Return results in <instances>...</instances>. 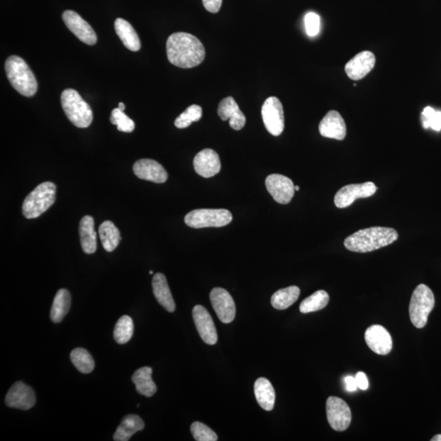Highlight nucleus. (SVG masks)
Returning a JSON list of instances; mask_svg holds the SVG:
<instances>
[{"mask_svg": "<svg viewBox=\"0 0 441 441\" xmlns=\"http://www.w3.org/2000/svg\"><path fill=\"white\" fill-rule=\"evenodd\" d=\"M167 56L171 64L180 68L199 66L206 57V50L196 36L185 32H177L166 43Z\"/></svg>", "mask_w": 441, "mask_h": 441, "instance_id": "f257e3e1", "label": "nucleus"}, {"mask_svg": "<svg viewBox=\"0 0 441 441\" xmlns=\"http://www.w3.org/2000/svg\"><path fill=\"white\" fill-rule=\"evenodd\" d=\"M398 238L399 235L393 228L374 227L359 230L349 235L344 240V246L350 251L369 252L391 245Z\"/></svg>", "mask_w": 441, "mask_h": 441, "instance_id": "f03ea898", "label": "nucleus"}, {"mask_svg": "<svg viewBox=\"0 0 441 441\" xmlns=\"http://www.w3.org/2000/svg\"><path fill=\"white\" fill-rule=\"evenodd\" d=\"M5 72L11 85L24 96H33L38 90L35 74L28 65L18 56H10L5 62Z\"/></svg>", "mask_w": 441, "mask_h": 441, "instance_id": "7ed1b4c3", "label": "nucleus"}, {"mask_svg": "<svg viewBox=\"0 0 441 441\" xmlns=\"http://www.w3.org/2000/svg\"><path fill=\"white\" fill-rule=\"evenodd\" d=\"M61 104L65 114L74 126L85 128L91 125L94 120L93 111L77 91L72 89L64 90Z\"/></svg>", "mask_w": 441, "mask_h": 441, "instance_id": "20e7f679", "label": "nucleus"}, {"mask_svg": "<svg viewBox=\"0 0 441 441\" xmlns=\"http://www.w3.org/2000/svg\"><path fill=\"white\" fill-rule=\"evenodd\" d=\"M57 187L51 182H43L36 186L23 204V213L25 218L34 219L45 213L56 201Z\"/></svg>", "mask_w": 441, "mask_h": 441, "instance_id": "39448f33", "label": "nucleus"}, {"mask_svg": "<svg viewBox=\"0 0 441 441\" xmlns=\"http://www.w3.org/2000/svg\"><path fill=\"white\" fill-rule=\"evenodd\" d=\"M435 297L432 289L426 284H419L414 289L410 303V317L412 324L418 328L426 326L428 316L434 308Z\"/></svg>", "mask_w": 441, "mask_h": 441, "instance_id": "423d86ee", "label": "nucleus"}, {"mask_svg": "<svg viewBox=\"0 0 441 441\" xmlns=\"http://www.w3.org/2000/svg\"><path fill=\"white\" fill-rule=\"evenodd\" d=\"M233 214L227 209H196L185 217V223L191 228H222L233 220Z\"/></svg>", "mask_w": 441, "mask_h": 441, "instance_id": "0eeeda50", "label": "nucleus"}, {"mask_svg": "<svg viewBox=\"0 0 441 441\" xmlns=\"http://www.w3.org/2000/svg\"><path fill=\"white\" fill-rule=\"evenodd\" d=\"M328 422L336 432H344L352 422V411L341 398L330 396L326 402Z\"/></svg>", "mask_w": 441, "mask_h": 441, "instance_id": "6e6552de", "label": "nucleus"}, {"mask_svg": "<svg viewBox=\"0 0 441 441\" xmlns=\"http://www.w3.org/2000/svg\"><path fill=\"white\" fill-rule=\"evenodd\" d=\"M262 116L267 130L273 136H279L284 128L283 106L276 96L268 98L262 107Z\"/></svg>", "mask_w": 441, "mask_h": 441, "instance_id": "1a4fd4ad", "label": "nucleus"}, {"mask_svg": "<svg viewBox=\"0 0 441 441\" xmlns=\"http://www.w3.org/2000/svg\"><path fill=\"white\" fill-rule=\"evenodd\" d=\"M376 191L377 186L372 182L347 185L336 193L335 203L337 208H345L352 206L357 199L369 198L374 196Z\"/></svg>", "mask_w": 441, "mask_h": 441, "instance_id": "9d476101", "label": "nucleus"}, {"mask_svg": "<svg viewBox=\"0 0 441 441\" xmlns=\"http://www.w3.org/2000/svg\"><path fill=\"white\" fill-rule=\"evenodd\" d=\"M62 19L67 28L78 38L80 41L88 45H94L98 41L95 31L87 21L72 10H67L62 14Z\"/></svg>", "mask_w": 441, "mask_h": 441, "instance_id": "9b49d317", "label": "nucleus"}, {"mask_svg": "<svg viewBox=\"0 0 441 441\" xmlns=\"http://www.w3.org/2000/svg\"><path fill=\"white\" fill-rule=\"evenodd\" d=\"M267 189L277 203L287 204L292 201L295 186L289 177L281 174H271L267 177Z\"/></svg>", "mask_w": 441, "mask_h": 441, "instance_id": "f8f14e48", "label": "nucleus"}, {"mask_svg": "<svg viewBox=\"0 0 441 441\" xmlns=\"http://www.w3.org/2000/svg\"><path fill=\"white\" fill-rule=\"evenodd\" d=\"M213 308L218 319L229 324L235 317V304L231 295L222 288H214L211 293Z\"/></svg>", "mask_w": 441, "mask_h": 441, "instance_id": "ddd939ff", "label": "nucleus"}, {"mask_svg": "<svg viewBox=\"0 0 441 441\" xmlns=\"http://www.w3.org/2000/svg\"><path fill=\"white\" fill-rule=\"evenodd\" d=\"M35 391L23 381H18L8 392L5 403L10 408L21 411H29L35 405Z\"/></svg>", "mask_w": 441, "mask_h": 441, "instance_id": "4468645a", "label": "nucleus"}, {"mask_svg": "<svg viewBox=\"0 0 441 441\" xmlns=\"http://www.w3.org/2000/svg\"><path fill=\"white\" fill-rule=\"evenodd\" d=\"M192 316L202 340L208 345H215L218 342V333L208 311L203 306L196 305L193 308Z\"/></svg>", "mask_w": 441, "mask_h": 441, "instance_id": "2eb2a0df", "label": "nucleus"}, {"mask_svg": "<svg viewBox=\"0 0 441 441\" xmlns=\"http://www.w3.org/2000/svg\"><path fill=\"white\" fill-rule=\"evenodd\" d=\"M364 338L368 347L376 354L385 356L391 352L392 338L384 326L371 325L365 331Z\"/></svg>", "mask_w": 441, "mask_h": 441, "instance_id": "dca6fc26", "label": "nucleus"}, {"mask_svg": "<svg viewBox=\"0 0 441 441\" xmlns=\"http://www.w3.org/2000/svg\"><path fill=\"white\" fill-rule=\"evenodd\" d=\"M133 173L140 179L164 184L168 179V174L164 167L157 161L143 159L137 161L133 165Z\"/></svg>", "mask_w": 441, "mask_h": 441, "instance_id": "f3484780", "label": "nucleus"}, {"mask_svg": "<svg viewBox=\"0 0 441 441\" xmlns=\"http://www.w3.org/2000/svg\"><path fill=\"white\" fill-rule=\"evenodd\" d=\"M376 58L372 52L364 51L358 53L345 67L347 77L352 80H359L372 71L375 66Z\"/></svg>", "mask_w": 441, "mask_h": 441, "instance_id": "a211bd4d", "label": "nucleus"}, {"mask_svg": "<svg viewBox=\"0 0 441 441\" xmlns=\"http://www.w3.org/2000/svg\"><path fill=\"white\" fill-rule=\"evenodd\" d=\"M196 173L206 179L212 177L220 171L219 155L212 149H204L199 152L193 161Z\"/></svg>", "mask_w": 441, "mask_h": 441, "instance_id": "6ab92c4d", "label": "nucleus"}, {"mask_svg": "<svg viewBox=\"0 0 441 441\" xmlns=\"http://www.w3.org/2000/svg\"><path fill=\"white\" fill-rule=\"evenodd\" d=\"M321 136L342 141L347 135V125L343 118L336 111H330L320 123Z\"/></svg>", "mask_w": 441, "mask_h": 441, "instance_id": "aec40b11", "label": "nucleus"}, {"mask_svg": "<svg viewBox=\"0 0 441 441\" xmlns=\"http://www.w3.org/2000/svg\"><path fill=\"white\" fill-rule=\"evenodd\" d=\"M218 114L223 121L230 120V128L241 130L245 125L246 118L233 96H228L220 101Z\"/></svg>", "mask_w": 441, "mask_h": 441, "instance_id": "412c9836", "label": "nucleus"}, {"mask_svg": "<svg viewBox=\"0 0 441 441\" xmlns=\"http://www.w3.org/2000/svg\"><path fill=\"white\" fill-rule=\"evenodd\" d=\"M153 293L158 303L169 313H174L176 305L168 282L162 273H157L152 279Z\"/></svg>", "mask_w": 441, "mask_h": 441, "instance_id": "4be33fe9", "label": "nucleus"}, {"mask_svg": "<svg viewBox=\"0 0 441 441\" xmlns=\"http://www.w3.org/2000/svg\"><path fill=\"white\" fill-rule=\"evenodd\" d=\"M255 394L258 405L263 410L272 411L275 406L276 392L271 381L265 378L257 379L255 384Z\"/></svg>", "mask_w": 441, "mask_h": 441, "instance_id": "5701e85b", "label": "nucleus"}, {"mask_svg": "<svg viewBox=\"0 0 441 441\" xmlns=\"http://www.w3.org/2000/svg\"><path fill=\"white\" fill-rule=\"evenodd\" d=\"M115 30L119 36L123 45L128 50L133 52H138L141 48V41H140L137 32L128 21L122 18H117L115 21Z\"/></svg>", "mask_w": 441, "mask_h": 441, "instance_id": "b1692460", "label": "nucleus"}, {"mask_svg": "<svg viewBox=\"0 0 441 441\" xmlns=\"http://www.w3.org/2000/svg\"><path fill=\"white\" fill-rule=\"evenodd\" d=\"M80 244L85 254L93 255L96 250V234L94 220L91 216L84 217L79 223Z\"/></svg>", "mask_w": 441, "mask_h": 441, "instance_id": "393cba45", "label": "nucleus"}, {"mask_svg": "<svg viewBox=\"0 0 441 441\" xmlns=\"http://www.w3.org/2000/svg\"><path fill=\"white\" fill-rule=\"evenodd\" d=\"M152 368L143 367L133 374L132 381L140 395L152 397L157 392V385L152 380Z\"/></svg>", "mask_w": 441, "mask_h": 441, "instance_id": "a878e982", "label": "nucleus"}, {"mask_svg": "<svg viewBox=\"0 0 441 441\" xmlns=\"http://www.w3.org/2000/svg\"><path fill=\"white\" fill-rule=\"evenodd\" d=\"M144 427L145 423L141 418L130 414V415H127L123 418L113 439L116 441H128L130 440L132 435L142 431Z\"/></svg>", "mask_w": 441, "mask_h": 441, "instance_id": "bb28decb", "label": "nucleus"}, {"mask_svg": "<svg viewBox=\"0 0 441 441\" xmlns=\"http://www.w3.org/2000/svg\"><path fill=\"white\" fill-rule=\"evenodd\" d=\"M99 234L102 246L109 252L114 251L121 240L119 229L111 220H105L101 224Z\"/></svg>", "mask_w": 441, "mask_h": 441, "instance_id": "cd10ccee", "label": "nucleus"}, {"mask_svg": "<svg viewBox=\"0 0 441 441\" xmlns=\"http://www.w3.org/2000/svg\"><path fill=\"white\" fill-rule=\"evenodd\" d=\"M72 298L68 290H58L51 308L50 318L53 323H60L71 308Z\"/></svg>", "mask_w": 441, "mask_h": 441, "instance_id": "c85d7f7f", "label": "nucleus"}, {"mask_svg": "<svg viewBox=\"0 0 441 441\" xmlns=\"http://www.w3.org/2000/svg\"><path fill=\"white\" fill-rule=\"evenodd\" d=\"M300 289L297 286L278 290L272 297L271 303L274 308L284 310L292 306L299 298Z\"/></svg>", "mask_w": 441, "mask_h": 441, "instance_id": "c756f323", "label": "nucleus"}, {"mask_svg": "<svg viewBox=\"0 0 441 441\" xmlns=\"http://www.w3.org/2000/svg\"><path fill=\"white\" fill-rule=\"evenodd\" d=\"M330 302V296L325 290H318L300 304V311L303 314L315 313L324 309Z\"/></svg>", "mask_w": 441, "mask_h": 441, "instance_id": "7c9ffc66", "label": "nucleus"}, {"mask_svg": "<svg viewBox=\"0 0 441 441\" xmlns=\"http://www.w3.org/2000/svg\"><path fill=\"white\" fill-rule=\"evenodd\" d=\"M71 359L80 373L90 374L94 369V359L84 348H75L71 353Z\"/></svg>", "mask_w": 441, "mask_h": 441, "instance_id": "2f4dec72", "label": "nucleus"}, {"mask_svg": "<svg viewBox=\"0 0 441 441\" xmlns=\"http://www.w3.org/2000/svg\"><path fill=\"white\" fill-rule=\"evenodd\" d=\"M134 331L131 317L123 316L117 321L114 330V338L117 343L125 344L130 341Z\"/></svg>", "mask_w": 441, "mask_h": 441, "instance_id": "473e14b6", "label": "nucleus"}, {"mask_svg": "<svg viewBox=\"0 0 441 441\" xmlns=\"http://www.w3.org/2000/svg\"><path fill=\"white\" fill-rule=\"evenodd\" d=\"M202 108L198 105H192L177 118L174 125L177 128H186L189 127L193 122H197L201 119Z\"/></svg>", "mask_w": 441, "mask_h": 441, "instance_id": "72a5a7b5", "label": "nucleus"}, {"mask_svg": "<svg viewBox=\"0 0 441 441\" xmlns=\"http://www.w3.org/2000/svg\"><path fill=\"white\" fill-rule=\"evenodd\" d=\"M110 121L112 125H116L118 130L121 132L132 133L135 128V123L133 121L119 108L112 111Z\"/></svg>", "mask_w": 441, "mask_h": 441, "instance_id": "f704fd0d", "label": "nucleus"}, {"mask_svg": "<svg viewBox=\"0 0 441 441\" xmlns=\"http://www.w3.org/2000/svg\"><path fill=\"white\" fill-rule=\"evenodd\" d=\"M421 119L424 128H431L435 131L441 130V111H435L431 106H428L424 108Z\"/></svg>", "mask_w": 441, "mask_h": 441, "instance_id": "c9c22d12", "label": "nucleus"}, {"mask_svg": "<svg viewBox=\"0 0 441 441\" xmlns=\"http://www.w3.org/2000/svg\"><path fill=\"white\" fill-rule=\"evenodd\" d=\"M193 437L197 441H216L218 435L211 428L200 422L193 423L191 427Z\"/></svg>", "mask_w": 441, "mask_h": 441, "instance_id": "e433bc0d", "label": "nucleus"}, {"mask_svg": "<svg viewBox=\"0 0 441 441\" xmlns=\"http://www.w3.org/2000/svg\"><path fill=\"white\" fill-rule=\"evenodd\" d=\"M305 28L306 34L315 37L319 34L320 29V18L319 15L311 12L305 16Z\"/></svg>", "mask_w": 441, "mask_h": 441, "instance_id": "4c0bfd02", "label": "nucleus"}, {"mask_svg": "<svg viewBox=\"0 0 441 441\" xmlns=\"http://www.w3.org/2000/svg\"><path fill=\"white\" fill-rule=\"evenodd\" d=\"M204 8L208 12L217 13L222 7L223 0H202Z\"/></svg>", "mask_w": 441, "mask_h": 441, "instance_id": "58836bf2", "label": "nucleus"}, {"mask_svg": "<svg viewBox=\"0 0 441 441\" xmlns=\"http://www.w3.org/2000/svg\"><path fill=\"white\" fill-rule=\"evenodd\" d=\"M356 381L357 386L360 390H367L369 389V380L367 374L363 372H359L356 375Z\"/></svg>", "mask_w": 441, "mask_h": 441, "instance_id": "ea45409f", "label": "nucleus"}, {"mask_svg": "<svg viewBox=\"0 0 441 441\" xmlns=\"http://www.w3.org/2000/svg\"><path fill=\"white\" fill-rule=\"evenodd\" d=\"M345 384L346 389L349 392L357 391L358 389L356 378H353L352 376H347V377L345 378Z\"/></svg>", "mask_w": 441, "mask_h": 441, "instance_id": "a19ab883", "label": "nucleus"}, {"mask_svg": "<svg viewBox=\"0 0 441 441\" xmlns=\"http://www.w3.org/2000/svg\"><path fill=\"white\" fill-rule=\"evenodd\" d=\"M432 441H441V434H438L435 435L433 438L431 440Z\"/></svg>", "mask_w": 441, "mask_h": 441, "instance_id": "79ce46f5", "label": "nucleus"}, {"mask_svg": "<svg viewBox=\"0 0 441 441\" xmlns=\"http://www.w3.org/2000/svg\"><path fill=\"white\" fill-rule=\"evenodd\" d=\"M118 108L123 111L125 109V105L123 104V102H120L119 107H118Z\"/></svg>", "mask_w": 441, "mask_h": 441, "instance_id": "37998d69", "label": "nucleus"}, {"mask_svg": "<svg viewBox=\"0 0 441 441\" xmlns=\"http://www.w3.org/2000/svg\"><path fill=\"white\" fill-rule=\"evenodd\" d=\"M294 188H295V191H299V186H296Z\"/></svg>", "mask_w": 441, "mask_h": 441, "instance_id": "c03bdc74", "label": "nucleus"}, {"mask_svg": "<svg viewBox=\"0 0 441 441\" xmlns=\"http://www.w3.org/2000/svg\"><path fill=\"white\" fill-rule=\"evenodd\" d=\"M150 275H152L153 272L152 271H150Z\"/></svg>", "mask_w": 441, "mask_h": 441, "instance_id": "a18cd8bd", "label": "nucleus"}]
</instances>
